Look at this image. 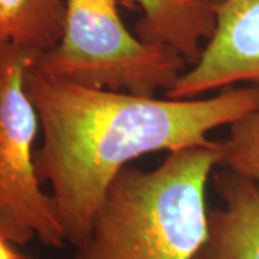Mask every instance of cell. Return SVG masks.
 <instances>
[{
  "label": "cell",
  "mask_w": 259,
  "mask_h": 259,
  "mask_svg": "<svg viewBox=\"0 0 259 259\" xmlns=\"http://www.w3.org/2000/svg\"><path fill=\"white\" fill-rule=\"evenodd\" d=\"M239 82L259 85V0H226L216 8V26L199 61L166 97L193 100Z\"/></svg>",
  "instance_id": "obj_5"
},
{
  "label": "cell",
  "mask_w": 259,
  "mask_h": 259,
  "mask_svg": "<svg viewBox=\"0 0 259 259\" xmlns=\"http://www.w3.org/2000/svg\"><path fill=\"white\" fill-rule=\"evenodd\" d=\"M66 0H0V54L18 47L44 55L64 35Z\"/></svg>",
  "instance_id": "obj_8"
},
{
  "label": "cell",
  "mask_w": 259,
  "mask_h": 259,
  "mask_svg": "<svg viewBox=\"0 0 259 259\" xmlns=\"http://www.w3.org/2000/svg\"><path fill=\"white\" fill-rule=\"evenodd\" d=\"M25 90L42 130L35 151L40 185L49 183L65 239L87 241L95 213L121 168L148 153L218 147L207 136L259 105V85L212 98L171 100L90 88L32 65Z\"/></svg>",
  "instance_id": "obj_1"
},
{
  "label": "cell",
  "mask_w": 259,
  "mask_h": 259,
  "mask_svg": "<svg viewBox=\"0 0 259 259\" xmlns=\"http://www.w3.org/2000/svg\"><path fill=\"white\" fill-rule=\"evenodd\" d=\"M128 9H140L136 25L141 42L166 45L193 66L216 26V8L206 0H120Z\"/></svg>",
  "instance_id": "obj_7"
},
{
  "label": "cell",
  "mask_w": 259,
  "mask_h": 259,
  "mask_svg": "<svg viewBox=\"0 0 259 259\" xmlns=\"http://www.w3.org/2000/svg\"><path fill=\"white\" fill-rule=\"evenodd\" d=\"M222 207L207 213V235L193 259H259V192L222 168L213 176Z\"/></svg>",
  "instance_id": "obj_6"
},
{
  "label": "cell",
  "mask_w": 259,
  "mask_h": 259,
  "mask_svg": "<svg viewBox=\"0 0 259 259\" xmlns=\"http://www.w3.org/2000/svg\"><path fill=\"white\" fill-rule=\"evenodd\" d=\"M218 147L171 151L151 170L114 177L74 259H193L207 235L204 192Z\"/></svg>",
  "instance_id": "obj_2"
},
{
  "label": "cell",
  "mask_w": 259,
  "mask_h": 259,
  "mask_svg": "<svg viewBox=\"0 0 259 259\" xmlns=\"http://www.w3.org/2000/svg\"><path fill=\"white\" fill-rule=\"evenodd\" d=\"M206 2H209L213 8H218V6H221L223 2H226V0H206Z\"/></svg>",
  "instance_id": "obj_11"
},
{
  "label": "cell",
  "mask_w": 259,
  "mask_h": 259,
  "mask_svg": "<svg viewBox=\"0 0 259 259\" xmlns=\"http://www.w3.org/2000/svg\"><path fill=\"white\" fill-rule=\"evenodd\" d=\"M219 166L248 179L259 192V105L229 125Z\"/></svg>",
  "instance_id": "obj_9"
},
{
  "label": "cell",
  "mask_w": 259,
  "mask_h": 259,
  "mask_svg": "<svg viewBox=\"0 0 259 259\" xmlns=\"http://www.w3.org/2000/svg\"><path fill=\"white\" fill-rule=\"evenodd\" d=\"M42 74L90 88L156 97L189 68L166 45L141 42L122 23L115 0H66L59 45L37 56Z\"/></svg>",
  "instance_id": "obj_3"
},
{
  "label": "cell",
  "mask_w": 259,
  "mask_h": 259,
  "mask_svg": "<svg viewBox=\"0 0 259 259\" xmlns=\"http://www.w3.org/2000/svg\"><path fill=\"white\" fill-rule=\"evenodd\" d=\"M0 259H30L26 255L20 253L16 248L15 243L12 242L3 235L0 233Z\"/></svg>",
  "instance_id": "obj_10"
},
{
  "label": "cell",
  "mask_w": 259,
  "mask_h": 259,
  "mask_svg": "<svg viewBox=\"0 0 259 259\" xmlns=\"http://www.w3.org/2000/svg\"><path fill=\"white\" fill-rule=\"evenodd\" d=\"M37 56L12 45L0 54V233L18 246L36 238L62 248L66 239L54 199L36 175L33 143L40 124L25 90Z\"/></svg>",
  "instance_id": "obj_4"
}]
</instances>
